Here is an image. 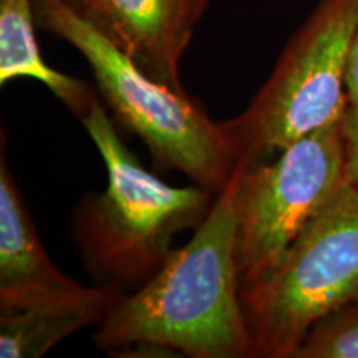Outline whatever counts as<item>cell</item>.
<instances>
[{"mask_svg": "<svg viewBox=\"0 0 358 358\" xmlns=\"http://www.w3.org/2000/svg\"><path fill=\"white\" fill-rule=\"evenodd\" d=\"M292 358H358V294L313 322Z\"/></svg>", "mask_w": 358, "mask_h": 358, "instance_id": "obj_11", "label": "cell"}, {"mask_svg": "<svg viewBox=\"0 0 358 358\" xmlns=\"http://www.w3.org/2000/svg\"><path fill=\"white\" fill-rule=\"evenodd\" d=\"M347 185L342 118L245 169L237 227L241 289L274 272L295 237Z\"/></svg>", "mask_w": 358, "mask_h": 358, "instance_id": "obj_6", "label": "cell"}, {"mask_svg": "<svg viewBox=\"0 0 358 358\" xmlns=\"http://www.w3.org/2000/svg\"><path fill=\"white\" fill-rule=\"evenodd\" d=\"M358 0H317L266 83L236 118L221 122L248 166L342 118Z\"/></svg>", "mask_w": 358, "mask_h": 358, "instance_id": "obj_4", "label": "cell"}, {"mask_svg": "<svg viewBox=\"0 0 358 358\" xmlns=\"http://www.w3.org/2000/svg\"><path fill=\"white\" fill-rule=\"evenodd\" d=\"M358 294V191L343 185L271 275L241 289L252 357L292 358L312 324Z\"/></svg>", "mask_w": 358, "mask_h": 358, "instance_id": "obj_5", "label": "cell"}, {"mask_svg": "<svg viewBox=\"0 0 358 358\" xmlns=\"http://www.w3.org/2000/svg\"><path fill=\"white\" fill-rule=\"evenodd\" d=\"M248 168L236 161L189 243L171 249L150 280L115 303L93 335L98 347L110 353L141 347L192 358L252 357L236 254Z\"/></svg>", "mask_w": 358, "mask_h": 358, "instance_id": "obj_1", "label": "cell"}, {"mask_svg": "<svg viewBox=\"0 0 358 358\" xmlns=\"http://www.w3.org/2000/svg\"><path fill=\"white\" fill-rule=\"evenodd\" d=\"M209 0H93L87 19L156 82L185 92L181 60Z\"/></svg>", "mask_w": 358, "mask_h": 358, "instance_id": "obj_7", "label": "cell"}, {"mask_svg": "<svg viewBox=\"0 0 358 358\" xmlns=\"http://www.w3.org/2000/svg\"><path fill=\"white\" fill-rule=\"evenodd\" d=\"M35 24L32 0H0V83L37 80L82 122L98 101L96 93L88 83L45 64Z\"/></svg>", "mask_w": 358, "mask_h": 358, "instance_id": "obj_10", "label": "cell"}, {"mask_svg": "<svg viewBox=\"0 0 358 358\" xmlns=\"http://www.w3.org/2000/svg\"><path fill=\"white\" fill-rule=\"evenodd\" d=\"M347 100L350 105H358V24L352 40L350 57H348Z\"/></svg>", "mask_w": 358, "mask_h": 358, "instance_id": "obj_13", "label": "cell"}, {"mask_svg": "<svg viewBox=\"0 0 358 358\" xmlns=\"http://www.w3.org/2000/svg\"><path fill=\"white\" fill-rule=\"evenodd\" d=\"M53 266L40 243L34 219L27 211L19 186L0 156V310L24 308L78 289Z\"/></svg>", "mask_w": 358, "mask_h": 358, "instance_id": "obj_8", "label": "cell"}, {"mask_svg": "<svg viewBox=\"0 0 358 358\" xmlns=\"http://www.w3.org/2000/svg\"><path fill=\"white\" fill-rule=\"evenodd\" d=\"M123 294L113 285H80L29 307L0 310V357H43L78 330L100 325Z\"/></svg>", "mask_w": 358, "mask_h": 358, "instance_id": "obj_9", "label": "cell"}, {"mask_svg": "<svg viewBox=\"0 0 358 358\" xmlns=\"http://www.w3.org/2000/svg\"><path fill=\"white\" fill-rule=\"evenodd\" d=\"M103 158L108 185L88 194L73 214V237L85 267L100 285L133 292L153 277L171 252L176 232L196 229L216 191L171 186L140 163L96 101L82 120Z\"/></svg>", "mask_w": 358, "mask_h": 358, "instance_id": "obj_2", "label": "cell"}, {"mask_svg": "<svg viewBox=\"0 0 358 358\" xmlns=\"http://www.w3.org/2000/svg\"><path fill=\"white\" fill-rule=\"evenodd\" d=\"M66 6H70L71 8H75V10L80 12V13H85L88 10V7L92 6L93 0H64Z\"/></svg>", "mask_w": 358, "mask_h": 358, "instance_id": "obj_14", "label": "cell"}, {"mask_svg": "<svg viewBox=\"0 0 358 358\" xmlns=\"http://www.w3.org/2000/svg\"><path fill=\"white\" fill-rule=\"evenodd\" d=\"M32 2L37 25L82 53L118 122L145 141L161 169L182 173L211 191L221 189L237 161L236 148L221 123L213 122L186 93L145 73L127 52L64 0Z\"/></svg>", "mask_w": 358, "mask_h": 358, "instance_id": "obj_3", "label": "cell"}, {"mask_svg": "<svg viewBox=\"0 0 358 358\" xmlns=\"http://www.w3.org/2000/svg\"><path fill=\"white\" fill-rule=\"evenodd\" d=\"M343 148H345V179L358 191V105L347 103L342 115Z\"/></svg>", "mask_w": 358, "mask_h": 358, "instance_id": "obj_12", "label": "cell"}]
</instances>
